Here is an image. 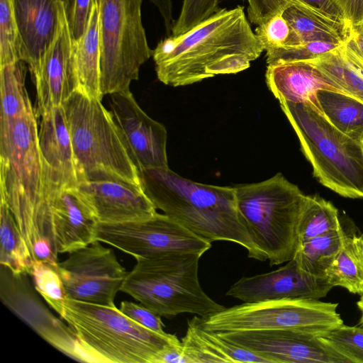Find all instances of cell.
I'll list each match as a JSON object with an SVG mask.
<instances>
[{
  "mask_svg": "<svg viewBox=\"0 0 363 363\" xmlns=\"http://www.w3.org/2000/svg\"><path fill=\"white\" fill-rule=\"evenodd\" d=\"M264 48L244 7L220 9L189 30L168 35L152 51L157 79L177 87L250 67Z\"/></svg>",
  "mask_w": 363,
  "mask_h": 363,
  "instance_id": "cell-1",
  "label": "cell"
},
{
  "mask_svg": "<svg viewBox=\"0 0 363 363\" xmlns=\"http://www.w3.org/2000/svg\"><path fill=\"white\" fill-rule=\"evenodd\" d=\"M35 111L0 118L1 200L10 208L33 261L57 266L58 252L45 196Z\"/></svg>",
  "mask_w": 363,
  "mask_h": 363,
  "instance_id": "cell-2",
  "label": "cell"
},
{
  "mask_svg": "<svg viewBox=\"0 0 363 363\" xmlns=\"http://www.w3.org/2000/svg\"><path fill=\"white\" fill-rule=\"evenodd\" d=\"M140 186L156 209L203 240L230 241L249 257L266 261L239 213L234 187L196 182L168 168L138 170Z\"/></svg>",
  "mask_w": 363,
  "mask_h": 363,
  "instance_id": "cell-3",
  "label": "cell"
},
{
  "mask_svg": "<svg viewBox=\"0 0 363 363\" xmlns=\"http://www.w3.org/2000/svg\"><path fill=\"white\" fill-rule=\"evenodd\" d=\"M99 363H153L175 335L159 333L129 318L114 306L67 298L60 315Z\"/></svg>",
  "mask_w": 363,
  "mask_h": 363,
  "instance_id": "cell-4",
  "label": "cell"
},
{
  "mask_svg": "<svg viewBox=\"0 0 363 363\" xmlns=\"http://www.w3.org/2000/svg\"><path fill=\"white\" fill-rule=\"evenodd\" d=\"M70 131L78 183L113 180L140 185L109 111L76 90L62 105Z\"/></svg>",
  "mask_w": 363,
  "mask_h": 363,
  "instance_id": "cell-5",
  "label": "cell"
},
{
  "mask_svg": "<svg viewBox=\"0 0 363 363\" xmlns=\"http://www.w3.org/2000/svg\"><path fill=\"white\" fill-rule=\"evenodd\" d=\"M234 188L241 219L265 260L273 266L292 259L306 195L281 173Z\"/></svg>",
  "mask_w": 363,
  "mask_h": 363,
  "instance_id": "cell-6",
  "label": "cell"
},
{
  "mask_svg": "<svg viewBox=\"0 0 363 363\" xmlns=\"http://www.w3.org/2000/svg\"><path fill=\"white\" fill-rule=\"evenodd\" d=\"M201 257L194 253H172L136 258L121 291L161 317L182 313L205 317L220 311L225 307L211 298L200 285Z\"/></svg>",
  "mask_w": 363,
  "mask_h": 363,
  "instance_id": "cell-7",
  "label": "cell"
},
{
  "mask_svg": "<svg viewBox=\"0 0 363 363\" xmlns=\"http://www.w3.org/2000/svg\"><path fill=\"white\" fill-rule=\"evenodd\" d=\"M319 182L339 195L363 199L361 143L336 128L308 106L279 101Z\"/></svg>",
  "mask_w": 363,
  "mask_h": 363,
  "instance_id": "cell-8",
  "label": "cell"
},
{
  "mask_svg": "<svg viewBox=\"0 0 363 363\" xmlns=\"http://www.w3.org/2000/svg\"><path fill=\"white\" fill-rule=\"evenodd\" d=\"M99 12L100 88L103 96L130 89L152 56L142 23L143 0H96Z\"/></svg>",
  "mask_w": 363,
  "mask_h": 363,
  "instance_id": "cell-9",
  "label": "cell"
},
{
  "mask_svg": "<svg viewBox=\"0 0 363 363\" xmlns=\"http://www.w3.org/2000/svg\"><path fill=\"white\" fill-rule=\"evenodd\" d=\"M337 306L315 299L273 300L243 303L194 318L201 328L216 333L288 329L324 337L344 324Z\"/></svg>",
  "mask_w": 363,
  "mask_h": 363,
  "instance_id": "cell-10",
  "label": "cell"
},
{
  "mask_svg": "<svg viewBox=\"0 0 363 363\" xmlns=\"http://www.w3.org/2000/svg\"><path fill=\"white\" fill-rule=\"evenodd\" d=\"M96 240L111 245L135 259L172 253L202 256L211 247L203 240L163 213L120 223H97Z\"/></svg>",
  "mask_w": 363,
  "mask_h": 363,
  "instance_id": "cell-11",
  "label": "cell"
},
{
  "mask_svg": "<svg viewBox=\"0 0 363 363\" xmlns=\"http://www.w3.org/2000/svg\"><path fill=\"white\" fill-rule=\"evenodd\" d=\"M95 240L57 264L67 298L114 306L128 274L114 252Z\"/></svg>",
  "mask_w": 363,
  "mask_h": 363,
  "instance_id": "cell-12",
  "label": "cell"
},
{
  "mask_svg": "<svg viewBox=\"0 0 363 363\" xmlns=\"http://www.w3.org/2000/svg\"><path fill=\"white\" fill-rule=\"evenodd\" d=\"M216 334L269 363H352L325 337L301 331L272 329Z\"/></svg>",
  "mask_w": 363,
  "mask_h": 363,
  "instance_id": "cell-13",
  "label": "cell"
},
{
  "mask_svg": "<svg viewBox=\"0 0 363 363\" xmlns=\"http://www.w3.org/2000/svg\"><path fill=\"white\" fill-rule=\"evenodd\" d=\"M109 96V112L138 170L168 168L164 125L140 108L130 89Z\"/></svg>",
  "mask_w": 363,
  "mask_h": 363,
  "instance_id": "cell-14",
  "label": "cell"
},
{
  "mask_svg": "<svg viewBox=\"0 0 363 363\" xmlns=\"http://www.w3.org/2000/svg\"><path fill=\"white\" fill-rule=\"evenodd\" d=\"M75 40L71 31L68 5L60 2V24L54 40L31 74L36 89L37 118L62 106L77 89Z\"/></svg>",
  "mask_w": 363,
  "mask_h": 363,
  "instance_id": "cell-15",
  "label": "cell"
},
{
  "mask_svg": "<svg viewBox=\"0 0 363 363\" xmlns=\"http://www.w3.org/2000/svg\"><path fill=\"white\" fill-rule=\"evenodd\" d=\"M333 286L326 278L318 277L301 269L296 259L272 272L242 277L230 286L226 296L243 303L281 299L319 300Z\"/></svg>",
  "mask_w": 363,
  "mask_h": 363,
  "instance_id": "cell-16",
  "label": "cell"
},
{
  "mask_svg": "<svg viewBox=\"0 0 363 363\" xmlns=\"http://www.w3.org/2000/svg\"><path fill=\"white\" fill-rule=\"evenodd\" d=\"M76 188L97 223L143 220L157 213L140 185L102 180L82 182Z\"/></svg>",
  "mask_w": 363,
  "mask_h": 363,
  "instance_id": "cell-17",
  "label": "cell"
},
{
  "mask_svg": "<svg viewBox=\"0 0 363 363\" xmlns=\"http://www.w3.org/2000/svg\"><path fill=\"white\" fill-rule=\"evenodd\" d=\"M38 140L45 196L52 191L76 187L74 155L62 106L40 116Z\"/></svg>",
  "mask_w": 363,
  "mask_h": 363,
  "instance_id": "cell-18",
  "label": "cell"
},
{
  "mask_svg": "<svg viewBox=\"0 0 363 363\" xmlns=\"http://www.w3.org/2000/svg\"><path fill=\"white\" fill-rule=\"evenodd\" d=\"M59 254L69 253L96 240L97 222L76 187L46 194Z\"/></svg>",
  "mask_w": 363,
  "mask_h": 363,
  "instance_id": "cell-19",
  "label": "cell"
},
{
  "mask_svg": "<svg viewBox=\"0 0 363 363\" xmlns=\"http://www.w3.org/2000/svg\"><path fill=\"white\" fill-rule=\"evenodd\" d=\"M12 2L21 42V60L28 65L32 74L57 34L60 0H12Z\"/></svg>",
  "mask_w": 363,
  "mask_h": 363,
  "instance_id": "cell-20",
  "label": "cell"
},
{
  "mask_svg": "<svg viewBox=\"0 0 363 363\" xmlns=\"http://www.w3.org/2000/svg\"><path fill=\"white\" fill-rule=\"evenodd\" d=\"M267 87L279 101L301 104L323 115L318 99L320 90L347 94L311 64L305 61L267 65Z\"/></svg>",
  "mask_w": 363,
  "mask_h": 363,
  "instance_id": "cell-21",
  "label": "cell"
},
{
  "mask_svg": "<svg viewBox=\"0 0 363 363\" xmlns=\"http://www.w3.org/2000/svg\"><path fill=\"white\" fill-rule=\"evenodd\" d=\"M181 343L186 363H269L267 359L250 350L201 328L194 318L188 320L186 334L182 338Z\"/></svg>",
  "mask_w": 363,
  "mask_h": 363,
  "instance_id": "cell-22",
  "label": "cell"
},
{
  "mask_svg": "<svg viewBox=\"0 0 363 363\" xmlns=\"http://www.w3.org/2000/svg\"><path fill=\"white\" fill-rule=\"evenodd\" d=\"M99 12L93 1L84 34L75 40L74 57L79 89L88 96L101 101L100 88Z\"/></svg>",
  "mask_w": 363,
  "mask_h": 363,
  "instance_id": "cell-23",
  "label": "cell"
},
{
  "mask_svg": "<svg viewBox=\"0 0 363 363\" xmlns=\"http://www.w3.org/2000/svg\"><path fill=\"white\" fill-rule=\"evenodd\" d=\"M247 18L255 25H260L278 13L294 7L318 21L329 23L347 32L339 10L330 0H247Z\"/></svg>",
  "mask_w": 363,
  "mask_h": 363,
  "instance_id": "cell-24",
  "label": "cell"
},
{
  "mask_svg": "<svg viewBox=\"0 0 363 363\" xmlns=\"http://www.w3.org/2000/svg\"><path fill=\"white\" fill-rule=\"evenodd\" d=\"M325 278L333 287L363 295V235L343 230L341 247L327 269Z\"/></svg>",
  "mask_w": 363,
  "mask_h": 363,
  "instance_id": "cell-25",
  "label": "cell"
},
{
  "mask_svg": "<svg viewBox=\"0 0 363 363\" xmlns=\"http://www.w3.org/2000/svg\"><path fill=\"white\" fill-rule=\"evenodd\" d=\"M318 99L324 116L342 133L361 143L363 101L350 94L328 90H320Z\"/></svg>",
  "mask_w": 363,
  "mask_h": 363,
  "instance_id": "cell-26",
  "label": "cell"
},
{
  "mask_svg": "<svg viewBox=\"0 0 363 363\" xmlns=\"http://www.w3.org/2000/svg\"><path fill=\"white\" fill-rule=\"evenodd\" d=\"M33 259L8 205L0 203V263L15 275H30Z\"/></svg>",
  "mask_w": 363,
  "mask_h": 363,
  "instance_id": "cell-27",
  "label": "cell"
},
{
  "mask_svg": "<svg viewBox=\"0 0 363 363\" xmlns=\"http://www.w3.org/2000/svg\"><path fill=\"white\" fill-rule=\"evenodd\" d=\"M343 230L341 228L299 244L294 257L299 267L315 277L325 278V272L341 247Z\"/></svg>",
  "mask_w": 363,
  "mask_h": 363,
  "instance_id": "cell-28",
  "label": "cell"
},
{
  "mask_svg": "<svg viewBox=\"0 0 363 363\" xmlns=\"http://www.w3.org/2000/svg\"><path fill=\"white\" fill-rule=\"evenodd\" d=\"M341 228L338 210L331 202L318 195H306L298 220V245Z\"/></svg>",
  "mask_w": 363,
  "mask_h": 363,
  "instance_id": "cell-29",
  "label": "cell"
},
{
  "mask_svg": "<svg viewBox=\"0 0 363 363\" xmlns=\"http://www.w3.org/2000/svg\"><path fill=\"white\" fill-rule=\"evenodd\" d=\"M26 62L0 66V118H11L33 106L25 86Z\"/></svg>",
  "mask_w": 363,
  "mask_h": 363,
  "instance_id": "cell-30",
  "label": "cell"
},
{
  "mask_svg": "<svg viewBox=\"0 0 363 363\" xmlns=\"http://www.w3.org/2000/svg\"><path fill=\"white\" fill-rule=\"evenodd\" d=\"M340 45L303 61L313 65L346 93L363 101V75L345 56Z\"/></svg>",
  "mask_w": 363,
  "mask_h": 363,
  "instance_id": "cell-31",
  "label": "cell"
},
{
  "mask_svg": "<svg viewBox=\"0 0 363 363\" xmlns=\"http://www.w3.org/2000/svg\"><path fill=\"white\" fill-rule=\"evenodd\" d=\"M282 15L291 28L290 38L286 46L311 41H327L341 44L347 39L345 33L341 29L318 21L294 7L286 9Z\"/></svg>",
  "mask_w": 363,
  "mask_h": 363,
  "instance_id": "cell-32",
  "label": "cell"
},
{
  "mask_svg": "<svg viewBox=\"0 0 363 363\" xmlns=\"http://www.w3.org/2000/svg\"><path fill=\"white\" fill-rule=\"evenodd\" d=\"M30 275L38 294L60 315L67 296L57 267L45 262L33 261Z\"/></svg>",
  "mask_w": 363,
  "mask_h": 363,
  "instance_id": "cell-33",
  "label": "cell"
},
{
  "mask_svg": "<svg viewBox=\"0 0 363 363\" xmlns=\"http://www.w3.org/2000/svg\"><path fill=\"white\" fill-rule=\"evenodd\" d=\"M21 50L12 0H0V66L21 60Z\"/></svg>",
  "mask_w": 363,
  "mask_h": 363,
  "instance_id": "cell-34",
  "label": "cell"
},
{
  "mask_svg": "<svg viewBox=\"0 0 363 363\" xmlns=\"http://www.w3.org/2000/svg\"><path fill=\"white\" fill-rule=\"evenodd\" d=\"M341 44L327 41H311L286 46L266 52V61L267 65H270L313 59L335 49Z\"/></svg>",
  "mask_w": 363,
  "mask_h": 363,
  "instance_id": "cell-35",
  "label": "cell"
},
{
  "mask_svg": "<svg viewBox=\"0 0 363 363\" xmlns=\"http://www.w3.org/2000/svg\"><path fill=\"white\" fill-rule=\"evenodd\" d=\"M219 0H183L180 13L174 21L172 35H179L217 12Z\"/></svg>",
  "mask_w": 363,
  "mask_h": 363,
  "instance_id": "cell-36",
  "label": "cell"
},
{
  "mask_svg": "<svg viewBox=\"0 0 363 363\" xmlns=\"http://www.w3.org/2000/svg\"><path fill=\"white\" fill-rule=\"evenodd\" d=\"M352 363H363V327L342 324L325 336Z\"/></svg>",
  "mask_w": 363,
  "mask_h": 363,
  "instance_id": "cell-37",
  "label": "cell"
},
{
  "mask_svg": "<svg viewBox=\"0 0 363 363\" xmlns=\"http://www.w3.org/2000/svg\"><path fill=\"white\" fill-rule=\"evenodd\" d=\"M255 33L266 52L285 47L289 40L291 28L282 13H278L266 22L258 25Z\"/></svg>",
  "mask_w": 363,
  "mask_h": 363,
  "instance_id": "cell-38",
  "label": "cell"
},
{
  "mask_svg": "<svg viewBox=\"0 0 363 363\" xmlns=\"http://www.w3.org/2000/svg\"><path fill=\"white\" fill-rule=\"evenodd\" d=\"M121 312L137 323L152 331L165 333L161 316L141 303L123 301L121 303Z\"/></svg>",
  "mask_w": 363,
  "mask_h": 363,
  "instance_id": "cell-39",
  "label": "cell"
},
{
  "mask_svg": "<svg viewBox=\"0 0 363 363\" xmlns=\"http://www.w3.org/2000/svg\"><path fill=\"white\" fill-rule=\"evenodd\" d=\"M93 1L69 0L68 17L74 40H77L86 30Z\"/></svg>",
  "mask_w": 363,
  "mask_h": 363,
  "instance_id": "cell-40",
  "label": "cell"
},
{
  "mask_svg": "<svg viewBox=\"0 0 363 363\" xmlns=\"http://www.w3.org/2000/svg\"><path fill=\"white\" fill-rule=\"evenodd\" d=\"M339 10L347 34L352 30H363V0H330Z\"/></svg>",
  "mask_w": 363,
  "mask_h": 363,
  "instance_id": "cell-41",
  "label": "cell"
},
{
  "mask_svg": "<svg viewBox=\"0 0 363 363\" xmlns=\"http://www.w3.org/2000/svg\"><path fill=\"white\" fill-rule=\"evenodd\" d=\"M158 9L162 17L166 32L168 35L172 34L174 21L172 19V0H150Z\"/></svg>",
  "mask_w": 363,
  "mask_h": 363,
  "instance_id": "cell-42",
  "label": "cell"
},
{
  "mask_svg": "<svg viewBox=\"0 0 363 363\" xmlns=\"http://www.w3.org/2000/svg\"><path fill=\"white\" fill-rule=\"evenodd\" d=\"M363 58V30H352L346 39Z\"/></svg>",
  "mask_w": 363,
  "mask_h": 363,
  "instance_id": "cell-43",
  "label": "cell"
},
{
  "mask_svg": "<svg viewBox=\"0 0 363 363\" xmlns=\"http://www.w3.org/2000/svg\"><path fill=\"white\" fill-rule=\"evenodd\" d=\"M357 306L361 313L359 325L363 327V295L361 296L359 300L357 302Z\"/></svg>",
  "mask_w": 363,
  "mask_h": 363,
  "instance_id": "cell-44",
  "label": "cell"
},
{
  "mask_svg": "<svg viewBox=\"0 0 363 363\" xmlns=\"http://www.w3.org/2000/svg\"><path fill=\"white\" fill-rule=\"evenodd\" d=\"M361 145H362V151H363V139H362V140L361 142Z\"/></svg>",
  "mask_w": 363,
  "mask_h": 363,
  "instance_id": "cell-45",
  "label": "cell"
},
{
  "mask_svg": "<svg viewBox=\"0 0 363 363\" xmlns=\"http://www.w3.org/2000/svg\"><path fill=\"white\" fill-rule=\"evenodd\" d=\"M66 2L69 4V0H65Z\"/></svg>",
  "mask_w": 363,
  "mask_h": 363,
  "instance_id": "cell-46",
  "label": "cell"
}]
</instances>
